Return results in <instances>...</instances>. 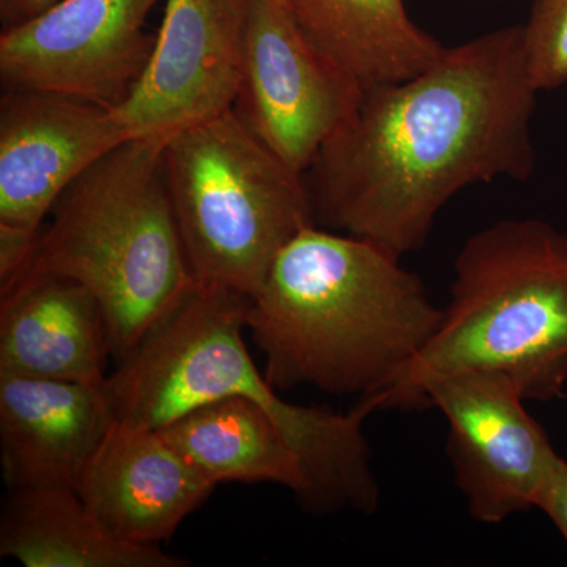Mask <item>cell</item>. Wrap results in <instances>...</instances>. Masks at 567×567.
<instances>
[{"label": "cell", "mask_w": 567, "mask_h": 567, "mask_svg": "<svg viewBox=\"0 0 567 567\" xmlns=\"http://www.w3.org/2000/svg\"><path fill=\"white\" fill-rule=\"evenodd\" d=\"M522 25L445 48L410 80L361 89L303 175L316 226L401 257L462 189L536 169L537 107Z\"/></svg>", "instance_id": "cell-1"}, {"label": "cell", "mask_w": 567, "mask_h": 567, "mask_svg": "<svg viewBox=\"0 0 567 567\" xmlns=\"http://www.w3.org/2000/svg\"><path fill=\"white\" fill-rule=\"evenodd\" d=\"M251 300L197 286L107 377L115 416L159 429L215 486L278 484L311 514L374 513L371 412L281 398L245 344Z\"/></svg>", "instance_id": "cell-2"}, {"label": "cell", "mask_w": 567, "mask_h": 567, "mask_svg": "<svg viewBox=\"0 0 567 567\" xmlns=\"http://www.w3.org/2000/svg\"><path fill=\"white\" fill-rule=\"evenodd\" d=\"M442 317L401 257L309 226L276 256L249 305L246 331L276 390L309 386L368 399L404 374Z\"/></svg>", "instance_id": "cell-3"}, {"label": "cell", "mask_w": 567, "mask_h": 567, "mask_svg": "<svg viewBox=\"0 0 567 567\" xmlns=\"http://www.w3.org/2000/svg\"><path fill=\"white\" fill-rule=\"evenodd\" d=\"M495 371L525 401H554L567 385V233L536 218L473 234L454 260L450 303L423 352L375 398L374 410L423 409L436 375Z\"/></svg>", "instance_id": "cell-4"}, {"label": "cell", "mask_w": 567, "mask_h": 567, "mask_svg": "<svg viewBox=\"0 0 567 567\" xmlns=\"http://www.w3.org/2000/svg\"><path fill=\"white\" fill-rule=\"evenodd\" d=\"M166 141L133 137L71 183L31 264L95 295L117 363L197 287L167 188Z\"/></svg>", "instance_id": "cell-5"}, {"label": "cell", "mask_w": 567, "mask_h": 567, "mask_svg": "<svg viewBox=\"0 0 567 567\" xmlns=\"http://www.w3.org/2000/svg\"><path fill=\"white\" fill-rule=\"evenodd\" d=\"M164 164L197 286L256 297L284 246L316 226L303 175L235 110L167 137Z\"/></svg>", "instance_id": "cell-6"}, {"label": "cell", "mask_w": 567, "mask_h": 567, "mask_svg": "<svg viewBox=\"0 0 567 567\" xmlns=\"http://www.w3.org/2000/svg\"><path fill=\"white\" fill-rule=\"evenodd\" d=\"M360 95V85L323 58L282 0H248L234 110L293 173L306 174Z\"/></svg>", "instance_id": "cell-7"}, {"label": "cell", "mask_w": 567, "mask_h": 567, "mask_svg": "<svg viewBox=\"0 0 567 567\" xmlns=\"http://www.w3.org/2000/svg\"><path fill=\"white\" fill-rule=\"evenodd\" d=\"M159 0H61L3 29V91L59 93L115 110L136 87L155 39L145 31Z\"/></svg>", "instance_id": "cell-8"}, {"label": "cell", "mask_w": 567, "mask_h": 567, "mask_svg": "<svg viewBox=\"0 0 567 567\" xmlns=\"http://www.w3.org/2000/svg\"><path fill=\"white\" fill-rule=\"evenodd\" d=\"M421 402L446 417L447 454L470 516L496 525L535 507L558 453L511 377L495 371L436 375Z\"/></svg>", "instance_id": "cell-9"}, {"label": "cell", "mask_w": 567, "mask_h": 567, "mask_svg": "<svg viewBox=\"0 0 567 567\" xmlns=\"http://www.w3.org/2000/svg\"><path fill=\"white\" fill-rule=\"evenodd\" d=\"M248 0H166L151 61L115 117L133 137L173 134L234 110Z\"/></svg>", "instance_id": "cell-10"}, {"label": "cell", "mask_w": 567, "mask_h": 567, "mask_svg": "<svg viewBox=\"0 0 567 567\" xmlns=\"http://www.w3.org/2000/svg\"><path fill=\"white\" fill-rule=\"evenodd\" d=\"M128 140L107 107L7 89L0 99V224L39 233L71 183Z\"/></svg>", "instance_id": "cell-11"}, {"label": "cell", "mask_w": 567, "mask_h": 567, "mask_svg": "<svg viewBox=\"0 0 567 567\" xmlns=\"http://www.w3.org/2000/svg\"><path fill=\"white\" fill-rule=\"evenodd\" d=\"M216 487L159 429L117 417L85 465L76 494L114 539L162 546Z\"/></svg>", "instance_id": "cell-12"}, {"label": "cell", "mask_w": 567, "mask_h": 567, "mask_svg": "<svg viewBox=\"0 0 567 567\" xmlns=\"http://www.w3.org/2000/svg\"><path fill=\"white\" fill-rule=\"evenodd\" d=\"M115 420L106 382L0 374V451L9 492L76 491Z\"/></svg>", "instance_id": "cell-13"}, {"label": "cell", "mask_w": 567, "mask_h": 567, "mask_svg": "<svg viewBox=\"0 0 567 567\" xmlns=\"http://www.w3.org/2000/svg\"><path fill=\"white\" fill-rule=\"evenodd\" d=\"M110 358L106 316L87 287L31 267L0 287V374L103 385Z\"/></svg>", "instance_id": "cell-14"}, {"label": "cell", "mask_w": 567, "mask_h": 567, "mask_svg": "<svg viewBox=\"0 0 567 567\" xmlns=\"http://www.w3.org/2000/svg\"><path fill=\"white\" fill-rule=\"evenodd\" d=\"M323 58L361 89L416 76L445 47L410 18L404 0H282Z\"/></svg>", "instance_id": "cell-15"}, {"label": "cell", "mask_w": 567, "mask_h": 567, "mask_svg": "<svg viewBox=\"0 0 567 567\" xmlns=\"http://www.w3.org/2000/svg\"><path fill=\"white\" fill-rule=\"evenodd\" d=\"M0 557L25 567H183L159 546L107 535L74 488L9 492L0 517Z\"/></svg>", "instance_id": "cell-16"}, {"label": "cell", "mask_w": 567, "mask_h": 567, "mask_svg": "<svg viewBox=\"0 0 567 567\" xmlns=\"http://www.w3.org/2000/svg\"><path fill=\"white\" fill-rule=\"evenodd\" d=\"M529 74L539 92L567 82V0H535L522 25Z\"/></svg>", "instance_id": "cell-17"}, {"label": "cell", "mask_w": 567, "mask_h": 567, "mask_svg": "<svg viewBox=\"0 0 567 567\" xmlns=\"http://www.w3.org/2000/svg\"><path fill=\"white\" fill-rule=\"evenodd\" d=\"M40 233L0 224V287H6L31 267Z\"/></svg>", "instance_id": "cell-18"}, {"label": "cell", "mask_w": 567, "mask_h": 567, "mask_svg": "<svg viewBox=\"0 0 567 567\" xmlns=\"http://www.w3.org/2000/svg\"><path fill=\"white\" fill-rule=\"evenodd\" d=\"M535 507L554 522L567 543V461L558 454L540 483Z\"/></svg>", "instance_id": "cell-19"}, {"label": "cell", "mask_w": 567, "mask_h": 567, "mask_svg": "<svg viewBox=\"0 0 567 567\" xmlns=\"http://www.w3.org/2000/svg\"><path fill=\"white\" fill-rule=\"evenodd\" d=\"M59 2L61 0H0L2 28L10 29L31 21Z\"/></svg>", "instance_id": "cell-20"}]
</instances>
